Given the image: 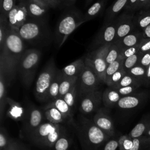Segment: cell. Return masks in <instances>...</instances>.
<instances>
[{
    "mask_svg": "<svg viewBox=\"0 0 150 150\" xmlns=\"http://www.w3.org/2000/svg\"><path fill=\"white\" fill-rule=\"evenodd\" d=\"M150 124V117L145 118L138 122L128 134L132 139L137 138L144 136L145 131Z\"/></svg>",
    "mask_w": 150,
    "mask_h": 150,
    "instance_id": "f1b7e54d",
    "label": "cell"
},
{
    "mask_svg": "<svg viewBox=\"0 0 150 150\" xmlns=\"http://www.w3.org/2000/svg\"><path fill=\"white\" fill-rule=\"evenodd\" d=\"M11 138H9L6 129L1 127L0 129V150H5L9 145Z\"/></svg>",
    "mask_w": 150,
    "mask_h": 150,
    "instance_id": "60d3db41",
    "label": "cell"
},
{
    "mask_svg": "<svg viewBox=\"0 0 150 150\" xmlns=\"http://www.w3.org/2000/svg\"><path fill=\"white\" fill-rule=\"evenodd\" d=\"M11 29L7 18L4 15H0V50H1L4 45L7 35Z\"/></svg>",
    "mask_w": 150,
    "mask_h": 150,
    "instance_id": "4dcf8cb0",
    "label": "cell"
},
{
    "mask_svg": "<svg viewBox=\"0 0 150 150\" xmlns=\"http://www.w3.org/2000/svg\"><path fill=\"white\" fill-rule=\"evenodd\" d=\"M143 39H144V37L142 30L139 31L136 29L122 38L115 43L120 46L121 49H123L138 45Z\"/></svg>",
    "mask_w": 150,
    "mask_h": 150,
    "instance_id": "ac0fdd59",
    "label": "cell"
},
{
    "mask_svg": "<svg viewBox=\"0 0 150 150\" xmlns=\"http://www.w3.org/2000/svg\"><path fill=\"white\" fill-rule=\"evenodd\" d=\"M23 40L30 43L38 42L47 35V26L43 19H32L28 21L16 30Z\"/></svg>",
    "mask_w": 150,
    "mask_h": 150,
    "instance_id": "52a82bcc",
    "label": "cell"
},
{
    "mask_svg": "<svg viewBox=\"0 0 150 150\" xmlns=\"http://www.w3.org/2000/svg\"><path fill=\"white\" fill-rule=\"evenodd\" d=\"M108 0H98L91 5L84 15V22L88 21L98 16L103 11Z\"/></svg>",
    "mask_w": 150,
    "mask_h": 150,
    "instance_id": "d4e9b609",
    "label": "cell"
},
{
    "mask_svg": "<svg viewBox=\"0 0 150 150\" xmlns=\"http://www.w3.org/2000/svg\"><path fill=\"white\" fill-rule=\"evenodd\" d=\"M134 22L136 29L141 30L150 24V9H140L135 14Z\"/></svg>",
    "mask_w": 150,
    "mask_h": 150,
    "instance_id": "484cf974",
    "label": "cell"
},
{
    "mask_svg": "<svg viewBox=\"0 0 150 150\" xmlns=\"http://www.w3.org/2000/svg\"><path fill=\"white\" fill-rule=\"evenodd\" d=\"M142 54V53L139 52L135 54L124 59L122 64V68L124 69V70L127 72L129 69L138 65Z\"/></svg>",
    "mask_w": 150,
    "mask_h": 150,
    "instance_id": "d590c367",
    "label": "cell"
},
{
    "mask_svg": "<svg viewBox=\"0 0 150 150\" xmlns=\"http://www.w3.org/2000/svg\"><path fill=\"white\" fill-rule=\"evenodd\" d=\"M103 108L98 109L94 115L93 121L109 137L114 135L115 132L113 121L108 114Z\"/></svg>",
    "mask_w": 150,
    "mask_h": 150,
    "instance_id": "9a60e30c",
    "label": "cell"
},
{
    "mask_svg": "<svg viewBox=\"0 0 150 150\" xmlns=\"http://www.w3.org/2000/svg\"><path fill=\"white\" fill-rule=\"evenodd\" d=\"M43 114L38 107L31 105L26 110V116L23 120V125L21 130L22 137L28 139L35 130L43 122Z\"/></svg>",
    "mask_w": 150,
    "mask_h": 150,
    "instance_id": "8fae6325",
    "label": "cell"
},
{
    "mask_svg": "<svg viewBox=\"0 0 150 150\" xmlns=\"http://www.w3.org/2000/svg\"><path fill=\"white\" fill-rule=\"evenodd\" d=\"M103 92L97 90L82 96L79 110L83 114H89L97 111L102 102Z\"/></svg>",
    "mask_w": 150,
    "mask_h": 150,
    "instance_id": "4fadbf2b",
    "label": "cell"
},
{
    "mask_svg": "<svg viewBox=\"0 0 150 150\" xmlns=\"http://www.w3.org/2000/svg\"><path fill=\"white\" fill-rule=\"evenodd\" d=\"M45 3H46L50 8L56 7L62 1V0H42Z\"/></svg>",
    "mask_w": 150,
    "mask_h": 150,
    "instance_id": "681fc988",
    "label": "cell"
},
{
    "mask_svg": "<svg viewBox=\"0 0 150 150\" xmlns=\"http://www.w3.org/2000/svg\"><path fill=\"white\" fill-rule=\"evenodd\" d=\"M121 97L115 89L108 87L103 92L102 102L106 108H112L117 105Z\"/></svg>",
    "mask_w": 150,
    "mask_h": 150,
    "instance_id": "ffe728a7",
    "label": "cell"
},
{
    "mask_svg": "<svg viewBox=\"0 0 150 150\" xmlns=\"http://www.w3.org/2000/svg\"><path fill=\"white\" fill-rule=\"evenodd\" d=\"M146 76L149 81H150V65L146 69Z\"/></svg>",
    "mask_w": 150,
    "mask_h": 150,
    "instance_id": "9f6ffc18",
    "label": "cell"
},
{
    "mask_svg": "<svg viewBox=\"0 0 150 150\" xmlns=\"http://www.w3.org/2000/svg\"><path fill=\"white\" fill-rule=\"evenodd\" d=\"M142 9H150V0H148L146 3L145 4V5L144 6V7L142 8Z\"/></svg>",
    "mask_w": 150,
    "mask_h": 150,
    "instance_id": "11a10c76",
    "label": "cell"
},
{
    "mask_svg": "<svg viewBox=\"0 0 150 150\" xmlns=\"http://www.w3.org/2000/svg\"><path fill=\"white\" fill-rule=\"evenodd\" d=\"M117 148H118V141L111 139L105 142L103 150H116Z\"/></svg>",
    "mask_w": 150,
    "mask_h": 150,
    "instance_id": "bcb514c9",
    "label": "cell"
},
{
    "mask_svg": "<svg viewBox=\"0 0 150 150\" xmlns=\"http://www.w3.org/2000/svg\"><path fill=\"white\" fill-rule=\"evenodd\" d=\"M148 0H138V2L136 6L135 11H137L138 10H140L142 9L144 6L145 5Z\"/></svg>",
    "mask_w": 150,
    "mask_h": 150,
    "instance_id": "816d5d0a",
    "label": "cell"
},
{
    "mask_svg": "<svg viewBox=\"0 0 150 150\" xmlns=\"http://www.w3.org/2000/svg\"><path fill=\"white\" fill-rule=\"evenodd\" d=\"M85 65L84 59H79L61 70L62 74L67 77H79Z\"/></svg>",
    "mask_w": 150,
    "mask_h": 150,
    "instance_id": "d6986e66",
    "label": "cell"
},
{
    "mask_svg": "<svg viewBox=\"0 0 150 150\" xmlns=\"http://www.w3.org/2000/svg\"><path fill=\"white\" fill-rule=\"evenodd\" d=\"M139 52L145 53L150 51V39L144 38L139 43Z\"/></svg>",
    "mask_w": 150,
    "mask_h": 150,
    "instance_id": "ee69618b",
    "label": "cell"
},
{
    "mask_svg": "<svg viewBox=\"0 0 150 150\" xmlns=\"http://www.w3.org/2000/svg\"><path fill=\"white\" fill-rule=\"evenodd\" d=\"M40 56L41 52L39 50L29 49L25 50L21 58L18 72L23 84L26 87L32 84Z\"/></svg>",
    "mask_w": 150,
    "mask_h": 150,
    "instance_id": "5b68a950",
    "label": "cell"
},
{
    "mask_svg": "<svg viewBox=\"0 0 150 150\" xmlns=\"http://www.w3.org/2000/svg\"><path fill=\"white\" fill-rule=\"evenodd\" d=\"M149 94L147 91L135 92L133 94L122 97L116 106L121 110H131L137 107L145 102Z\"/></svg>",
    "mask_w": 150,
    "mask_h": 150,
    "instance_id": "5bb4252c",
    "label": "cell"
},
{
    "mask_svg": "<svg viewBox=\"0 0 150 150\" xmlns=\"http://www.w3.org/2000/svg\"><path fill=\"white\" fill-rule=\"evenodd\" d=\"M137 2L138 0H128V4L125 8V11L135 12Z\"/></svg>",
    "mask_w": 150,
    "mask_h": 150,
    "instance_id": "c3c4849f",
    "label": "cell"
},
{
    "mask_svg": "<svg viewBox=\"0 0 150 150\" xmlns=\"http://www.w3.org/2000/svg\"><path fill=\"white\" fill-rule=\"evenodd\" d=\"M16 2L17 0H0L1 14L7 18L10 11L15 6Z\"/></svg>",
    "mask_w": 150,
    "mask_h": 150,
    "instance_id": "74e56055",
    "label": "cell"
},
{
    "mask_svg": "<svg viewBox=\"0 0 150 150\" xmlns=\"http://www.w3.org/2000/svg\"><path fill=\"white\" fill-rule=\"evenodd\" d=\"M79 77H67L63 76L60 83L59 97L63 98V96L72 88V87L77 83Z\"/></svg>",
    "mask_w": 150,
    "mask_h": 150,
    "instance_id": "f546056e",
    "label": "cell"
},
{
    "mask_svg": "<svg viewBox=\"0 0 150 150\" xmlns=\"http://www.w3.org/2000/svg\"><path fill=\"white\" fill-rule=\"evenodd\" d=\"M26 7L29 17L32 19H43L50 8L42 0H27Z\"/></svg>",
    "mask_w": 150,
    "mask_h": 150,
    "instance_id": "2e32d148",
    "label": "cell"
},
{
    "mask_svg": "<svg viewBox=\"0 0 150 150\" xmlns=\"http://www.w3.org/2000/svg\"><path fill=\"white\" fill-rule=\"evenodd\" d=\"M144 136L146 137H149L150 138V124H149V127H148L146 131H145Z\"/></svg>",
    "mask_w": 150,
    "mask_h": 150,
    "instance_id": "db71d44e",
    "label": "cell"
},
{
    "mask_svg": "<svg viewBox=\"0 0 150 150\" xmlns=\"http://www.w3.org/2000/svg\"><path fill=\"white\" fill-rule=\"evenodd\" d=\"M92 1H93V0H86V5H87L90 4L91 2Z\"/></svg>",
    "mask_w": 150,
    "mask_h": 150,
    "instance_id": "6f0895ef",
    "label": "cell"
},
{
    "mask_svg": "<svg viewBox=\"0 0 150 150\" xmlns=\"http://www.w3.org/2000/svg\"><path fill=\"white\" fill-rule=\"evenodd\" d=\"M63 78L62 70L58 69L55 75V77L49 87L46 101H53L59 97V88L60 83Z\"/></svg>",
    "mask_w": 150,
    "mask_h": 150,
    "instance_id": "cb8c5ba5",
    "label": "cell"
},
{
    "mask_svg": "<svg viewBox=\"0 0 150 150\" xmlns=\"http://www.w3.org/2000/svg\"><path fill=\"white\" fill-rule=\"evenodd\" d=\"M121 49L120 46L116 43L110 45L105 56L106 63L108 64L116 60L121 54Z\"/></svg>",
    "mask_w": 150,
    "mask_h": 150,
    "instance_id": "836d02e7",
    "label": "cell"
},
{
    "mask_svg": "<svg viewBox=\"0 0 150 150\" xmlns=\"http://www.w3.org/2000/svg\"><path fill=\"white\" fill-rule=\"evenodd\" d=\"M76 0H62V1L63 2V5L66 7L70 6L72 5L76 1Z\"/></svg>",
    "mask_w": 150,
    "mask_h": 150,
    "instance_id": "f5cc1de1",
    "label": "cell"
},
{
    "mask_svg": "<svg viewBox=\"0 0 150 150\" xmlns=\"http://www.w3.org/2000/svg\"><path fill=\"white\" fill-rule=\"evenodd\" d=\"M85 22L84 15L76 9L65 12L57 23L55 29V39L60 47L67 37L81 24Z\"/></svg>",
    "mask_w": 150,
    "mask_h": 150,
    "instance_id": "7a4b0ae2",
    "label": "cell"
},
{
    "mask_svg": "<svg viewBox=\"0 0 150 150\" xmlns=\"http://www.w3.org/2000/svg\"><path fill=\"white\" fill-rule=\"evenodd\" d=\"M70 145V139L69 135L63 130L59 138L54 144L53 148L54 150H67Z\"/></svg>",
    "mask_w": 150,
    "mask_h": 150,
    "instance_id": "e575fe53",
    "label": "cell"
},
{
    "mask_svg": "<svg viewBox=\"0 0 150 150\" xmlns=\"http://www.w3.org/2000/svg\"><path fill=\"white\" fill-rule=\"evenodd\" d=\"M124 60V59L120 54L116 60L108 64L105 71V83L113 74L122 67Z\"/></svg>",
    "mask_w": 150,
    "mask_h": 150,
    "instance_id": "1f68e13d",
    "label": "cell"
},
{
    "mask_svg": "<svg viewBox=\"0 0 150 150\" xmlns=\"http://www.w3.org/2000/svg\"><path fill=\"white\" fill-rule=\"evenodd\" d=\"M127 73L136 78L141 83L142 86L148 87L150 85V81L147 78L145 67L138 64L129 69Z\"/></svg>",
    "mask_w": 150,
    "mask_h": 150,
    "instance_id": "83f0119b",
    "label": "cell"
},
{
    "mask_svg": "<svg viewBox=\"0 0 150 150\" xmlns=\"http://www.w3.org/2000/svg\"><path fill=\"white\" fill-rule=\"evenodd\" d=\"M139 52V44L137 45H135L134 46L125 48L123 49H121V55L124 59H126L133 54H135Z\"/></svg>",
    "mask_w": 150,
    "mask_h": 150,
    "instance_id": "7bdbcfd3",
    "label": "cell"
},
{
    "mask_svg": "<svg viewBox=\"0 0 150 150\" xmlns=\"http://www.w3.org/2000/svg\"><path fill=\"white\" fill-rule=\"evenodd\" d=\"M134 17L135 12L126 11H124L121 15L117 17V33L114 43L118 42L122 38L136 30Z\"/></svg>",
    "mask_w": 150,
    "mask_h": 150,
    "instance_id": "7c38bea8",
    "label": "cell"
},
{
    "mask_svg": "<svg viewBox=\"0 0 150 150\" xmlns=\"http://www.w3.org/2000/svg\"><path fill=\"white\" fill-rule=\"evenodd\" d=\"M63 130V127L60 124L43 122L29 139L39 147L53 148Z\"/></svg>",
    "mask_w": 150,
    "mask_h": 150,
    "instance_id": "277c9868",
    "label": "cell"
},
{
    "mask_svg": "<svg viewBox=\"0 0 150 150\" xmlns=\"http://www.w3.org/2000/svg\"><path fill=\"white\" fill-rule=\"evenodd\" d=\"M5 150H23L22 146L16 141L11 139L8 147Z\"/></svg>",
    "mask_w": 150,
    "mask_h": 150,
    "instance_id": "7dc6e473",
    "label": "cell"
},
{
    "mask_svg": "<svg viewBox=\"0 0 150 150\" xmlns=\"http://www.w3.org/2000/svg\"><path fill=\"white\" fill-rule=\"evenodd\" d=\"M49 103L54 106L65 117L66 120L73 118V110L66 103L63 98L58 97L55 100L49 101Z\"/></svg>",
    "mask_w": 150,
    "mask_h": 150,
    "instance_id": "4316f807",
    "label": "cell"
},
{
    "mask_svg": "<svg viewBox=\"0 0 150 150\" xmlns=\"http://www.w3.org/2000/svg\"><path fill=\"white\" fill-rule=\"evenodd\" d=\"M77 93H78V84L77 83L63 97V100L73 110L76 104Z\"/></svg>",
    "mask_w": 150,
    "mask_h": 150,
    "instance_id": "8d00e7d4",
    "label": "cell"
},
{
    "mask_svg": "<svg viewBox=\"0 0 150 150\" xmlns=\"http://www.w3.org/2000/svg\"><path fill=\"white\" fill-rule=\"evenodd\" d=\"M117 22L118 19L116 18L108 23H104L91 44L90 50L92 51L101 46L113 43L116 37Z\"/></svg>",
    "mask_w": 150,
    "mask_h": 150,
    "instance_id": "30bf717a",
    "label": "cell"
},
{
    "mask_svg": "<svg viewBox=\"0 0 150 150\" xmlns=\"http://www.w3.org/2000/svg\"><path fill=\"white\" fill-rule=\"evenodd\" d=\"M110 45H106L91 51L84 58L85 64L94 71L102 83H105V71L108 66L105 56Z\"/></svg>",
    "mask_w": 150,
    "mask_h": 150,
    "instance_id": "ba28073f",
    "label": "cell"
},
{
    "mask_svg": "<svg viewBox=\"0 0 150 150\" xmlns=\"http://www.w3.org/2000/svg\"><path fill=\"white\" fill-rule=\"evenodd\" d=\"M138 64L145 67L146 69L150 65V51L142 54Z\"/></svg>",
    "mask_w": 150,
    "mask_h": 150,
    "instance_id": "f6af8a7d",
    "label": "cell"
},
{
    "mask_svg": "<svg viewBox=\"0 0 150 150\" xmlns=\"http://www.w3.org/2000/svg\"><path fill=\"white\" fill-rule=\"evenodd\" d=\"M129 86H135L140 87L141 86H142V84L136 78L127 73L121 79V80L112 88H118L120 87Z\"/></svg>",
    "mask_w": 150,
    "mask_h": 150,
    "instance_id": "d6a6232c",
    "label": "cell"
},
{
    "mask_svg": "<svg viewBox=\"0 0 150 150\" xmlns=\"http://www.w3.org/2000/svg\"><path fill=\"white\" fill-rule=\"evenodd\" d=\"M139 88V87H138V86H129L122 87H120V88H114V89H115L119 93V94L122 97H123V96H126L137 92V90Z\"/></svg>",
    "mask_w": 150,
    "mask_h": 150,
    "instance_id": "b9f144b4",
    "label": "cell"
},
{
    "mask_svg": "<svg viewBox=\"0 0 150 150\" xmlns=\"http://www.w3.org/2000/svg\"><path fill=\"white\" fill-rule=\"evenodd\" d=\"M7 104L9 108L7 111L8 116L15 121L23 120L26 114V110L21 103L16 101L11 97L6 98Z\"/></svg>",
    "mask_w": 150,
    "mask_h": 150,
    "instance_id": "e0dca14e",
    "label": "cell"
},
{
    "mask_svg": "<svg viewBox=\"0 0 150 150\" xmlns=\"http://www.w3.org/2000/svg\"><path fill=\"white\" fill-rule=\"evenodd\" d=\"M10 85L5 75L0 72V120L2 122L5 107L7 104V88Z\"/></svg>",
    "mask_w": 150,
    "mask_h": 150,
    "instance_id": "7402d4cb",
    "label": "cell"
},
{
    "mask_svg": "<svg viewBox=\"0 0 150 150\" xmlns=\"http://www.w3.org/2000/svg\"><path fill=\"white\" fill-rule=\"evenodd\" d=\"M102 83L94 71L88 66L85 65L79 76L78 91L81 96L98 90L100 84Z\"/></svg>",
    "mask_w": 150,
    "mask_h": 150,
    "instance_id": "9c48e42d",
    "label": "cell"
},
{
    "mask_svg": "<svg viewBox=\"0 0 150 150\" xmlns=\"http://www.w3.org/2000/svg\"></svg>",
    "mask_w": 150,
    "mask_h": 150,
    "instance_id": "680465c9",
    "label": "cell"
},
{
    "mask_svg": "<svg viewBox=\"0 0 150 150\" xmlns=\"http://www.w3.org/2000/svg\"><path fill=\"white\" fill-rule=\"evenodd\" d=\"M126 71H125L124 69L122 67L114 74H113L112 76L106 81L105 84L108 87H112L121 80V79L126 74Z\"/></svg>",
    "mask_w": 150,
    "mask_h": 150,
    "instance_id": "f35d334b",
    "label": "cell"
},
{
    "mask_svg": "<svg viewBox=\"0 0 150 150\" xmlns=\"http://www.w3.org/2000/svg\"><path fill=\"white\" fill-rule=\"evenodd\" d=\"M118 150H129L133 145V139L128 135H124L118 139Z\"/></svg>",
    "mask_w": 150,
    "mask_h": 150,
    "instance_id": "ab89813d",
    "label": "cell"
},
{
    "mask_svg": "<svg viewBox=\"0 0 150 150\" xmlns=\"http://www.w3.org/2000/svg\"><path fill=\"white\" fill-rule=\"evenodd\" d=\"M25 47L24 40L18 31L11 28L4 47L0 50V72L5 75L10 84L18 72Z\"/></svg>",
    "mask_w": 150,
    "mask_h": 150,
    "instance_id": "6da1fadb",
    "label": "cell"
},
{
    "mask_svg": "<svg viewBox=\"0 0 150 150\" xmlns=\"http://www.w3.org/2000/svg\"><path fill=\"white\" fill-rule=\"evenodd\" d=\"M144 38L150 39V24L142 30Z\"/></svg>",
    "mask_w": 150,
    "mask_h": 150,
    "instance_id": "f907efd6",
    "label": "cell"
},
{
    "mask_svg": "<svg viewBox=\"0 0 150 150\" xmlns=\"http://www.w3.org/2000/svg\"><path fill=\"white\" fill-rule=\"evenodd\" d=\"M79 132L81 140L89 150H96L103 144H105L110 137L93 121L82 117L79 122Z\"/></svg>",
    "mask_w": 150,
    "mask_h": 150,
    "instance_id": "3957f363",
    "label": "cell"
},
{
    "mask_svg": "<svg viewBox=\"0 0 150 150\" xmlns=\"http://www.w3.org/2000/svg\"><path fill=\"white\" fill-rule=\"evenodd\" d=\"M128 0H116L111 5H110L106 11L104 19V23H108L114 19L116 15L124 8L125 9Z\"/></svg>",
    "mask_w": 150,
    "mask_h": 150,
    "instance_id": "44dd1931",
    "label": "cell"
},
{
    "mask_svg": "<svg viewBox=\"0 0 150 150\" xmlns=\"http://www.w3.org/2000/svg\"><path fill=\"white\" fill-rule=\"evenodd\" d=\"M45 116L50 122L60 124L67 121L64 115L53 105L49 103L45 107Z\"/></svg>",
    "mask_w": 150,
    "mask_h": 150,
    "instance_id": "603a6c76",
    "label": "cell"
},
{
    "mask_svg": "<svg viewBox=\"0 0 150 150\" xmlns=\"http://www.w3.org/2000/svg\"><path fill=\"white\" fill-rule=\"evenodd\" d=\"M55 62L51 58L46 64L35 83V95L40 101H46L49 87L57 71Z\"/></svg>",
    "mask_w": 150,
    "mask_h": 150,
    "instance_id": "8992f818",
    "label": "cell"
}]
</instances>
